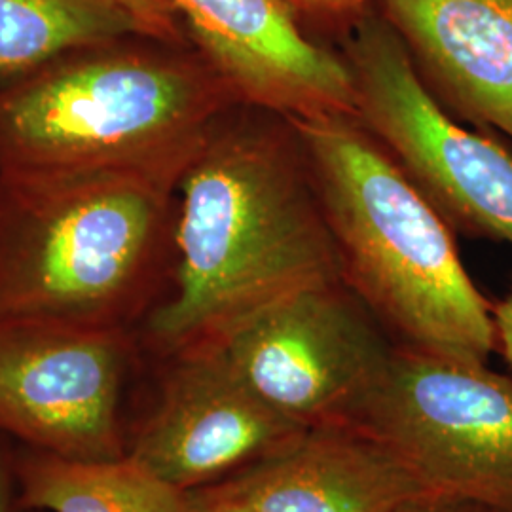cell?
Listing matches in <instances>:
<instances>
[{
  "label": "cell",
  "mask_w": 512,
  "mask_h": 512,
  "mask_svg": "<svg viewBox=\"0 0 512 512\" xmlns=\"http://www.w3.org/2000/svg\"><path fill=\"white\" fill-rule=\"evenodd\" d=\"M494 321L497 348H501L503 357L512 370V291L494 306Z\"/></svg>",
  "instance_id": "cell-18"
},
{
  "label": "cell",
  "mask_w": 512,
  "mask_h": 512,
  "mask_svg": "<svg viewBox=\"0 0 512 512\" xmlns=\"http://www.w3.org/2000/svg\"><path fill=\"white\" fill-rule=\"evenodd\" d=\"M21 503L46 512H200L181 490L129 458L73 461L37 452L21 461Z\"/></svg>",
  "instance_id": "cell-13"
},
{
  "label": "cell",
  "mask_w": 512,
  "mask_h": 512,
  "mask_svg": "<svg viewBox=\"0 0 512 512\" xmlns=\"http://www.w3.org/2000/svg\"><path fill=\"white\" fill-rule=\"evenodd\" d=\"M429 492L361 423L302 429L236 475L192 492L200 512H389Z\"/></svg>",
  "instance_id": "cell-11"
},
{
  "label": "cell",
  "mask_w": 512,
  "mask_h": 512,
  "mask_svg": "<svg viewBox=\"0 0 512 512\" xmlns=\"http://www.w3.org/2000/svg\"><path fill=\"white\" fill-rule=\"evenodd\" d=\"M135 19L145 37L164 44L179 46L183 42L184 25L169 0H109Z\"/></svg>",
  "instance_id": "cell-15"
},
{
  "label": "cell",
  "mask_w": 512,
  "mask_h": 512,
  "mask_svg": "<svg viewBox=\"0 0 512 512\" xmlns=\"http://www.w3.org/2000/svg\"><path fill=\"white\" fill-rule=\"evenodd\" d=\"M171 48L82 50L2 88L0 173L131 171L179 183L238 101L202 55Z\"/></svg>",
  "instance_id": "cell-3"
},
{
  "label": "cell",
  "mask_w": 512,
  "mask_h": 512,
  "mask_svg": "<svg viewBox=\"0 0 512 512\" xmlns=\"http://www.w3.org/2000/svg\"><path fill=\"white\" fill-rule=\"evenodd\" d=\"M241 107L285 118L357 116L348 63L306 37L283 0H169Z\"/></svg>",
  "instance_id": "cell-10"
},
{
  "label": "cell",
  "mask_w": 512,
  "mask_h": 512,
  "mask_svg": "<svg viewBox=\"0 0 512 512\" xmlns=\"http://www.w3.org/2000/svg\"><path fill=\"white\" fill-rule=\"evenodd\" d=\"M357 120L452 228L512 245V154L461 128L423 84L395 29L368 8L342 33Z\"/></svg>",
  "instance_id": "cell-5"
},
{
  "label": "cell",
  "mask_w": 512,
  "mask_h": 512,
  "mask_svg": "<svg viewBox=\"0 0 512 512\" xmlns=\"http://www.w3.org/2000/svg\"><path fill=\"white\" fill-rule=\"evenodd\" d=\"M300 21L332 31H348L349 27L372 6V0H283Z\"/></svg>",
  "instance_id": "cell-16"
},
{
  "label": "cell",
  "mask_w": 512,
  "mask_h": 512,
  "mask_svg": "<svg viewBox=\"0 0 512 512\" xmlns=\"http://www.w3.org/2000/svg\"><path fill=\"white\" fill-rule=\"evenodd\" d=\"M355 423L429 492L512 512V378L397 346Z\"/></svg>",
  "instance_id": "cell-6"
},
{
  "label": "cell",
  "mask_w": 512,
  "mask_h": 512,
  "mask_svg": "<svg viewBox=\"0 0 512 512\" xmlns=\"http://www.w3.org/2000/svg\"><path fill=\"white\" fill-rule=\"evenodd\" d=\"M175 186L131 171L0 173V319L118 329Z\"/></svg>",
  "instance_id": "cell-4"
},
{
  "label": "cell",
  "mask_w": 512,
  "mask_h": 512,
  "mask_svg": "<svg viewBox=\"0 0 512 512\" xmlns=\"http://www.w3.org/2000/svg\"><path fill=\"white\" fill-rule=\"evenodd\" d=\"M342 258L344 283L404 348L488 365L494 306L442 219L387 148L349 114L289 118Z\"/></svg>",
  "instance_id": "cell-2"
},
{
  "label": "cell",
  "mask_w": 512,
  "mask_h": 512,
  "mask_svg": "<svg viewBox=\"0 0 512 512\" xmlns=\"http://www.w3.org/2000/svg\"><path fill=\"white\" fill-rule=\"evenodd\" d=\"M220 120L179 179L177 289L150 319L158 346L207 342L289 294L344 283L342 258L289 118Z\"/></svg>",
  "instance_id": "cell-1"
},
{
  "label": "cell",
  "mask_w": 512,
  "mask_h": 512,
  "mask_svg": "<svg viewBox=\"0 0 512 512\" xmlns=\"http://www.w3.org/2000/svg\"><path fill=\"white\" fill-rule=\"evenodd\" d=\"M145 37L109 0H0V82L19 80L65 55Z\"/></svg>",
  "instance_id": "cell-14"
},
{
  "label": "cell",
  "mask_w": 512,
  "mask_h": 512,
  "mask_svg": "<svg viewBox=\"0 0 512 512\" xmlns=\"http://www.w3.org/2000/svg\"><path fill=\"white\" fill-rule=\"evenodd\" d=\"M173 355L162 397L128 454L165 482L186 492L213 486L304 429L264 403L213 344Z\"/></svg>",
  "instance_id": "cell-9"
},
{
  "label": "cell",
  "mask_w": 512,
  "mask_h": 512,
  "mask_svg": "<svg viewBox=\"0 0 512 512\" xmlns=\"http://www.w3.org/2000/svg\"><path fill=\"white\" fill-rule=\"evenodd\" d=\"M389 512H497L475 501H467L454 495L425 492L416 495Z\"/></svg>",
  "instance_id": "cell-17"
},
{
  "label": "cell",
  "mask_w": 512,
  "mask_h": 512,
  "mask_svg": "<svg viewBox=\"0 0 512 512\" xmlns=\"http://www.w3.org/2000/svg\"><path fill=\"white\" fill-rule=\"evenodd\" d=\"M0 512H10V482L6 467L0 459Z\"/></svg>",
  "instance_id": "cell-19"
},
{
  "label": "cell",
  "mask_w": 512,
  "mask_h": 512,
  "mask_svg": "<svg viewBox=\"0 0 512 512\" xmlns=\"http://www.w3.org/2000/svg\"><path fill=\"white\" fill-rule=\"evenodd\" d=\"M423 84L456 116L512 139V0H372Z\"/></svg>",
  "instance_id": "cell-12"
},
{
  "label": "cell",
  "mask_w": 512,
  "mask_h": 512,
  "mask_svg": "<svg viewBox=\"0 0 512 512\" xmlns=\"http://www.w3.org/2000/svg\"><path fill=\"white\" fill-rule=\"evenodd\" d=\"M202 344L304 429L355 423L397 348L346 283L283 296Z\"/></svg>",
  "instance_id": "cell-7"
},
{
  "label": "cell",
  "mask_w": 512,
  "mask_h": 512,
  "mask_svg": "<svg viewBox=\"0 0 512 512\" xmlns=\"http://www.w3.org/2000/svg\"><path fill=\"white\" fill-rule=\"evenodd\" d=\"M120 329L0 319V429L73 461L124 458Z\"/></svg>",
  "instance_id": "cell-8"
}]
</instances>
